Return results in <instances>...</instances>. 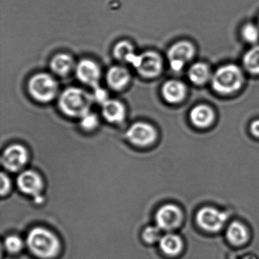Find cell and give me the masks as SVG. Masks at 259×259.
<instances>
[{"label":"cell","instance_id":"cell-1","mask_svg":"<svg viewBox=\"0 0 259 259\" xmlns=\"http://www.w3.org/2000/svg\"><path fill=\"white\" fill-rule=\"evenodd\" d=\"M27 245L30 251L39 259H54L60 254L58 238L43 227H35L29 232Z\"/></svg>","mask_w":259,"mask_h":259},{"label":"cell","instance_id":"cell-2","mask_svg":"<svg viewBox=\"0 0 259 259\" xmlns=\"http://www.w3.org/2000/svg\"><path fill=\"white\" fill-rule=\"evenodd\" d=\"M92 97L88 92L78 88H69L60 95L59 107L71 117L81 118L90 113Z\"/></svg>","mask_w":259,"mask_h":259},{"label":"cell","instance_id":"cell-3","mask_svg":"<svg viewBox=\"0 0 259 259\" xmlns=\"http://www.w3.org/2000/svg\"><path fill=\"white\" fill-rule=\"evenodd\" d=\"M243 83L242 71L235 65L218 69L212 77V88L218 93L229 95L239 90Z\"/></svg>","mask_w":259,"mask_h":259},{"label":"cell","instance_id":"cell-4","mask_svg":"<svg viewBox=\"0 0 259 259\" xmlns=\"http://www.w3.org/2000/svg\"><path fill=\"white\" fill-rule=\"evenodd\" d=\"M30 95L35 101L48 103L52 101L58 92L57 81L49 74L38 73L30 78L28 84Z\"/></svg>","mask_w":259,"mask_h":259},{"label":"cell","instance_id":"cell-5","mask_svg":"<svg viewBox=\"0 0 259 259\" xmlns=\"http://www.w3.org/2000/svg\"><path fill=\"white\" fill-rule=\"evenodd\" d=\"M133 67L138 73L145 78H153L158 76L163 69L161 57L154 51H147L138 57L137 61Z\"/></svg>","mask_w":259,"mask_h":259},{"label":"cell","instance_id":"cell-6","mask_svg":"<svg viewBox=\"0 0 259 259\" xmlns=\"http://www.w3.org/2000/svg\"><path fill=\"white\" fill-rule=\"evenodd\" d=\"M195 55V48L192 44L187 41H180L172 45L167 53L168 60L171 69L180 72L185 64L190 61Z\"/></svg>","mask_w":259,"mask_h":259},{"label":"cell","instance_id":"cell-7","mask_svg":"<svg viewBox=\"0 0 259 259\" xmlns=\"http://www.w3.org/2000/svg\"><path fill=\"white\" fill-rule=\"evenodd\" d=\"M227 215L213 207H206L198 211L196 220L198 225L210 232H217L224 227Z\"/></svg>","mask_w":259,"mask_h":259},{"label":"cell","instance_id":"cell-8","mask_svg":"<svg viewBox=\"0 0 259 259\" xmlns=\"http://www.w3.org/2000/svg\"><path fill=\"white\" fill-rule=\"evenodd\" d=\"M128 141L136 146H148L155 141L157 133L154 127L145 122H136L127 131Z\"/></svg>","mask_w":259,"mask_h":259},{"label":"cell","instance_id":"cell-9","mask_svg":"<svg viewBox=\"0 0 259 259\" xmlns=\"http://www.w3.org/2000/svg\"><path fill=\"white\" fill-rule=\"evenodd\" d=\"M27 150L22 145H13L4 151L2 156L3 166L11 172L20 170L28 160Z\"/></svg>","mask_w":259,"mask_h":259},{"label":"cell","instance_id":"cell-10","mask_svg":"<svg viewBox=\"0 0 259 259\" xmlns=\"http://www.w3.org/2000/svg\"><path fill=\"white\" fill-rule=\"evenodd\" d=\"M182 219L183 214L181 210L172 204H166L160 207L156 214L157 227L161 230H174L180 225Z\"/></svg>","mask_w":259,"mask_h":259},{"label":"cell","instance_id":"cell-11","mask_svg":"<svg viewBox=\"0 0 259 259\" xmlns=\"http://www.w3.org/2000/svg\"><path fill=\"white\" fill-rule=\"evenodd\" d=\"M77 78L81 82L92 86L94 89L98 87L101 71L96 63L90 60H82L77 65L75 69Z\"/></svg>","mask_w":259,"mask_h":259},{"label":"cell","instance_id":"cell-12","mask_svg":"<svg viewBox=\"0 0 259 259\" xmlns=\"http://www.w3.org/2000/svg\"><path fill=\"white\" fill-rule=\"evenodd\" d=\"M17 184L20 190L27 195L37 198L40 196L43 189V181L38 174L33 170L22 172L17 179Z\"/></svg>","mask_w":259,"mask_h":259},{"label":"cell","instance_id":"cell-13","mask_svg":"<svg viewBox=\"0 0 259 259\" xmlns=\"http://www.w3.org/2000/svg\"><path fill=\"white\" fill-rule=\"evenodd\" d=\"M162 95L165 101L168 103L177 104L184 99L186 95V87L181 81L170 80L163 84Z\"/></svg>","mask_w":259,"mask_h":259},{"label":"cell","instance_id":"cell-14","mask_svg":"<svg viewBox=\"0 0 259 259\" xmlns=\"http://www.w3.org/2000/svg\"><path fill=\"white\" fill-rule=\"evenodd\" d=\"M130 80V72L122 66H113L107 72V84L113 90H122L128 84Z\"/></svg>","mask_w":259,"mask_h":259},{"label":"cell","instance_id":"cell-15","mask_svg":"<svg viewBox=\"0 0 259 259\" xmlns=\"http://www.w3.org/2000/svg\"><path fill=\"white\" fill-rule=\"evenodd\" d=\"M102 114L108 122L118 123L125 118V107L119 101L108 100L103 104Z\"/></svg>","mask_w":259,"mask_h":259},{"label":"cell","instance_id":"cell-16","mask_svg":"<svg viewBox=\"0 0 259 259\" xmlns=\"http://www.w3.org/2000/svg\"><path fill=\"white\" fill-rule=\"evenodd\" d=\"M213 112L206 105H198L192 109L190 119L192 123L200 128L209 126L213 120Z\"/></svg>","mask_w":259,"mask_h":259},{"label":"cell","instance_id":"cell-17","mask_svg":"<svg viewBox=\"0 0 259 259\" xmlns=\"http://www.w3.org/2000/svg\"><path fill=\"white\" fill-rule=\"evenodd\" d=\"M74 60L69 54H59L53 57L51 68L53 72L60 76H66L73 69Z\"/></svg>","mask_w":259,"mask_h":259},{"label":"cell","instance_id":"cell-18","mask_svg":"<svg viewBox=\"0 0 259 259\" xmlns=\"http://www.w3.org/2000/svg\"><path fill=\"white\" fill-rule=\"evenodd\" d=\"M113 55L115 58L124 63H130L134 66L139 56L134 52L133 45L126 40H122L116 44L113 49Z\"/></svg>","mask_w":259,"mask_h":259},{"label":"cell","instance_id":"cell-19","mask_svg":"<svg viewBox=\"0 0 259 259\" xmlns=\"http://www.w3.org/2000/svg\"><path fill=\"white\" fill-rule=\"evenodd\" d=\"M160 248L166 255H177L183 248V242L180 236L175 234L165 235L160 240Z\"/></svg>","mask_w":259,"mask_h":259},{"label":"cell","instance_id":"cell-20","mask_svg":"<svg viewBox=\"0 0 259 259\" xmlns=\"http://www.w3.org/2000/svg\"><path fill=\"white\" fill-rule=\"evenodd\" d=\"M227 236L229 241L234 245H242L248 239V232L240 223L233 222L227 229Z\"/></svg>","mask_w":259,"mask_h":259},{"label":"cell","instance_id":"cell-21","mask_svg":"<svg viewBox=\"0 0 259 259\" xmlns=\"http://www.w3.org/2000/svg\"><path fill=\"white\" fill-rule=\"evenodd\" d=\"M210 69L204 63H195L189 69V79L197 85L204 84L210 78Z\"/></svg>","mask_w":259,"mask_h":259},{"label":"cell","instance_id":"cell-22","mask_svg":"<svg viewBox=\"0 0 259 259\" xmlns=\"http://www.w3.org/2000/svg\"><path fill=\"white\" fill-rule=\"evenodd\" d=\"M245 69L251 74H259V46L250 49L243 57Z\"/></svg>","mask_w":259,"mask_h":259},{"label":"cell","instance_id":"cell-23","mask_svg":"<svg viewBox=\"0 0 259 259\" xmlns=\"http://www.w3.org/2000/svg\"><path fill=\"white\" fill-rule=\"evenodd\" d=\"M242 36L248 43H256L259 38V29L252 24H246L242 28Z\"/></svg>","mask_w":259,"mask_h":259},{"label":"cell","instance_id":"cell-24","mask_svg":"<svg viewBox=\"0 0 259 259\" xmlns=\"http://www.w3.org/2000/svg\"><path fill=\"white\" fill-rule=\"evenodd\" d=\"M5 247L9 252L16 254L23 248V242L19 236H10L5 239Z\"/></svg>","mask_w":259,"mask_h":259},{"label":"cell","instance_id":"cell-25","mask_svg":"<svg viewBox=\"0 0 259 259\" xmlns=\"http://www.w3.org/2000/svg\"><path fill=\"white\" fill-rule=\"evenodd\" d=\"M144 240L149 244L155 243L157 241H160L162 238L161 229L158 227H148L144 230Z\"/></svg>","mask_w":259,"mask_h":259},{"label":"cell","instance_id":"cell-26","mask_svg":"<svg viewBox=\"0 0 259 259\" xmlns=\"http://www.w3.org/2000/svg\"><path fill=\"white\" fill-rule=\"evenodd\" d=\"M81 125L85 130H92L96 128L98 119L96 115L89 113L81 118Z\"/></svg>","mask_w":259,"mask_h":259},{"label":"cell","instance_id":"cell-27","mask_svg":"<svg viewBox=\"0 0 259 259\" xmlns=\"http://www.w3.org/2000/svg\"><path fill=\"white\" fill-rule=\"evenodd\" d=\"M95 94H94V98L100 104H104V103L108 101L107 99V93L104 89L98 87L95 89Z\"/></svg>","mask_w":259,"mask_h":259},{"label":"cell","instance_id":"cell-28","mask_svg":"<svg viewBox=\"0 0 259 259\" xmlns=\"http://www.w3.org/2000/svg\"><path fill=\"white\" fill-rule=\"evenodd\" d=\"M10 189V180L6 174H1V195H5Z\"/></svg>","mask_w":259,"mask_h":259},{"label":"cell","instance_id":"cell-29","mask_svg":"<svg viewBox=\"0 0 259 259\" xmlns=\"http://www.w3.org/2000/svg\"><path fill=\"white\" fill-rule=\"evenodd\" d=\"M251 132L254 136L259 137V119L254 121L251 125Z\"/></svg>","mask_w":259,"mask_h":259},{"label":"cell","instance_id":"cell-30","mask_svg":"<svg viewBox=\"0 0 259 259\" xmlns=\"http://www.w3.org/2000/svg\"><path fill=\"white\" fill-rule=\"evenodd\" d=\"M258 25H259V19H258Z\"/></svg>","mask_w":259,"mask_h":259}]
</instances>
